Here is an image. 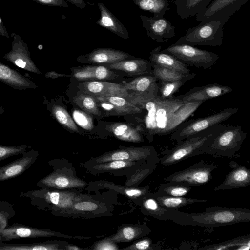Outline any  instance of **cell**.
I'll list each match as a JSON object with an SVG mask.
<instances>
[{
  "label": "cell",
  "instance_id": "484cf974",
  "mask_svg": "<svg viewBox=\"0 0 250 250\" xmlns=\"http://www.w3.org/2000/svg\"><path fill=\"white\" fill-rule=\"evenodd\" d=\"M159 46L150 52L148 60L152 64H155L167 68L178 71L182 73H189L188 66L178 60L173 55L161 51Z\"/></svg>",
  "mask_w": 250,
  "mask_h": 250
},
{
  "label": "cell",
  "instance_id": "2e32d148",
  "mask_svg": "<svg viewBox=\"0 0 250 250\" xmlns=\"http://www.w3.org/2000/svg\"><path fill=\"white\" fill-rule=\"evenodd\" d=\"M233 89L227 85L218 83H210L202 86L195 87L183 95L175 98L186 103L204 102L231 92Z\"/></svg>",
  "mask_w": 250,
  "mask_h": 250
},
{
  "label": "cell",
  "instance_id": "ffe728a7",
  "mask_svg": "<svg viewBox=\"0 0 250 250\" xmlns=\"http://www.w3.org/2000/svg\"><path fill=\"white\" fill-rule=\"evenodd\" d=\"M158 81L157 78L151 74L137 77L123 85L130 95L151 98L158 95Z\"/></svg>",
  "mask_w": 250,
  "mask_h": 250
},
{
  "label": "cell",
  "instance_id": "ab89813d",
  "mask_svg": "<svg viewBox=\"0 0 250 250\" xmlns=\"http://www.w3.org/2000/svg\"><path fill=\"white\" fill-rule=\"evenodd\" d=\"M188 79H185L174 81H158V92L162 99L172 98L173 95L187 81Z\"/></svg>",
  "mask_w": 250,
  "mask_h": 250
},
{
  "label": "cell",
  "instance_id": "f6af8a7d",
  "mask_svg": "<svg viewBox=\"0 0 250 250\" xmlns=\"http://www.w3.org/2000/svg\"><path fill=\"white\" fill-rule=\"evenodd\" d=\"M161 249V246L154 244L149 238L140 239L127 247L122 249L124 250H156Z\"/></svg>",
  "mask_w": 250,
  "mask_h": 250
},
{
  "label": "cell",
  "instance_id": "d590c367",
  "mask_svg": "<svg viewBox=\"0 0 250 250\" xmlns=\"http://www.w3.org/2000/svg\"><path fill=\"white\" fill-rule=\"evenodd\" d=\"M73 102L76 105L86 113L98 117H103L102 112L94 96L82 93L76 95L73 99Z\"/></svg>",
  "mask_w": 250,
  "mask_h": 250
},
{
  "label": "cell",
  "instance_id": "5b68a950",
  "mask_svg": "<svg viewBox=\"0 0 250 250\" xmlns=\"http://www.w3.org/2000/svg\"><path fill=\"white\" fill-rule=\"evenodd\" d=\"M226 22L220 21L201 22L188 28L185 35L179 38L176 44L190 45L220 46L223 42V26Z\"/></svg>",
  "mask_w": 250,
  "mask_h": 250
},
{
  "label": "cell",
  "instance_id": "d4e9b609",
  "mask_svg": "<svg viewBox=\"0 0 250 250\" xmlns=\"http://www.w3.org/2000/svg\"><path fill=\"white\" fill-rule=\"evenodd\" d=\"M250 184V170L243 165H237L225 177L224 181L216 186L214 191L246 187Z\"/></svg>",
  "mask_w": 250,
  "mask_h": 250
},
{
  "label": "cell",
  "instance_id": "f546056e",
  "mask_svg": "<svg viewBox=\"0 0 250 250\" xmlns=\"http://www.w3.org/2000/svg\"><path fill=\"white\" fill-rule=\"evenodd\" d=\"M107 129L115 137L122 141L131 142H141L144 137L141 131L128 124L122 122L110 123Z\"/></svg>",
  "mask_w": 250,
  "mask_h": 250
},
{
  "label": "cell",
  "instance_id": "e575fe53",
  "mask_svg": "<svg viewBox=\"0 0 250 250\" xmlns=\"http://www.w3.org/2000/svg\"><path fill=\"white\" fill-rule=\"evenodd\" d=\"M152 74L158 81H174L185 79L190 80L196 76L195 73H182L155 64H152Z\"/></svg>",
  "mask_w": 250,
  "mask_h": 250
},
{
  "label": "cell",
  "instance_id": "8992f818",
  "mask_svg": "<svg viewBox=\"0 0 250 250\" xmlns=\"http://www.w3.org/2000/svg\"><path fill=\"white\" fill-rule=\"evenodd\" d=\"M238 110L237 108H226L207 116L181 123L173 131L170 138L176 142L185 140L220 124Z\"/></svg>",
  "mask_w": 250,
  "mask_h": 250
},
{
  "label": "cell",
  "instance_id": "277c9868",
  "mask_svg": "<svg viewBox=\"0 0 250 250\" xmlns=\"http://www.w3.org/2000/svg\"><path fill=\"white\" fill-rule=\"evenodd\" d=\"M246 136L240 126L220 124L204 154L214 157H234L241 149Z\"/></svg>",
  "mask_w": 250,
  "mask_h": 250
},
{
  "label": "cell",
  "instance_id": "4316f807",
  "mask_svg": "<svg viewBox=\"0 0 250 250\" xmlns=\"http://www.w3.org/2000/svg\"><path fill=\"white\" fill-rule=\"evenodd\" d=\"M151 229L145 225H123L115 234L108 237L115 243L129 242L141 238L151 232Z\"/></svg>",
  "mask_w": 250,
  "mask_h": 250
},
{
  "label": "cell",
  "instance_id": "8fae6325",
  "mask_svg": "<svg viewBox=\"0 0 250 250\" xmlns=\"http://www.w3.org/2000/svg\"><path fill=\"white\" fill-rule=\"evenodd\" d=\"M13 39L11 50L3 58L22 69L37 74H42L30 56L27 44L17 33L11 34Z\"/></svg>",
  "mask_w": 250,
  "mask_h": 250
},
{
  "label": "cell",
  "instance_id": "8d00e7d4",
  "mask_svg": "<svg viewBox=\"0 0 250 250\" xmlns=\"http://www.w3.org/2000/svg\"><path fill=\"white\" fill-rule=\"evenodd\" d=\"M103 185L105 187L117 191L131 199L138 200L140 201V203L143 199L149 193V187L148 186L141 188L128 187L110 183L103 184Z\"/></svg>",
  "mask_w": 250,
  "mask_h": 250
},
{
  "label": "cell",
  "instance_id": "7a4b0ae2",
  "mask_svg": "<svg viewBox=\"0 0 250 250\" xmlns=\"http://www.w3.org/2000/svg\"><path fill=\"white\" fill-rule=\"evenodd\" d=\"M20 196L29 198L31 204L38 209L49 211L55 214L58 212L67 211L76 202L91 198L88 195L59 191L45 187L22 191Z\"/></svg>",
  "mask_w": 250,
  "mask_h": 250
},
{
  "label": "cell",
  "instance_id": "c3c4849f",
  "mask_svg": "<svg viewBox=\"0 0 250 250\" xmlns=\"http://www.w3.org/2000/svg\"><path fill=\"white\" fill-rule=\"evenodd\" d=\"M42 4L68 8L69 5L65 0H32Z\"/></svg>",
  "mask_w": 250,
  "mask_h": 250
},
{
  "label": "cell",
  "instance_id": "d6a6232c",
  "mask_svg": "<svg viewBox=\"0 0 250 250\" xmlns=\"http://www.w3.org/2000/svg\"><path fill=\"white\" fill-rule=\"evenodd\" d=\"M250 248V235H244L221 243L206 246L199 248L205 250H249Z\"/></svg>",
  "mask_w": 250,
  "mask_h": 250
},
{
  "label": "cell",
  "instance_id": "681fc988",
  "mask_svg": "<svg viewBox=\"0 0 250 250\" xmlns=\"http://www.w3.org/2000/svg\"><path fill=\"white\" fill-rule=\"evenodd\" d=\"M45 76L46 78H50L53 79L61 77H72V75L59 73L53 71L47 72V73L45 74Z\"/></svg>",
  "mask_w": 250,
  "mask_h": 250
},
{
  "label": "cell",
  "instance_id": "1f68e13d",
  "mask_svg": "<svg viewBox=\"0 0 250 250\" xmlns=\"http://www.w3.org/2000/svg\"><path fill=\"white\" fill-rule=\"evenodd\" d=\"M151 194L161 205L168 208L178 209L194 203L208 202L206 199L171 196L159 193L157 191Z\"/></svg>",
  "mask_w": 250,
  "mask_h": 250
},
{
  "label": "cell",
  "instance_id": "ee69618b",
  "mask_svg": "<svg viewBox=\"0 0 250 250\" xmlns=\"http://www.w3.org/2000/svg\"><path fill=\"white\" fill-rule=\"evenodd\" d=\"M73 119L82 128L91 130L93 128L92 118L90 114L83 110L77 109L73 110Z\"/></svg>",
  "mask_w": 250,
  "mask_h": 250
},
{
  "label": "cell",
  "instance_id": "44dd1931",
  "mask_svg": "<svg viewBox=\"0 0 250 250\" xmlns=\"http://www.w3.org/2000/svg\"><path fill=\"white\" fill-rule=\"evenodd\" d=\"M72 77L79 81H92L116 79L119 76L104 65H88L71 68Z\"/></svg>",
  "mask_w": 250,
  "mask_h": 250
},
{
  "label": "cell",
  "instance_id": "f35d334b",
  "mask_svg": "<svg viewBox=\"0 0 250 250\" xmlns=\"http://www.w3.org/2000/svg\"><path fill=\"white\" fill-rule=\"evenodd\" d=\"M50 111L53 117L63 127L72 132H78L75 122L63 107L53 104L50 106Z\"/></svg>",
  "mask_w": 250,
  "mask_h": 250
},
{
  "label": "cell",
  "instance_id": "83f0119b",
  "mask_svg": "<svg viewBox=\"0 0 250 250\" xmlns=\"http://www.w3.org/2000/svg\"><path fill=\"white\" fill-rule=\"evenodd\" d=\"M143 212L159 220H171L173 209L161 205L156 199L148 193L141 202Z\"/></svg>",
  "mask_w": 250,
  "mask_h": 250
},
{
  "label": "cell",
  "instance_id": "ac0fdd59",
  "mask_svg": "<svg viewBox=\"0 0 250 250\" xmlns=\"http://www.w3.org/2000/svg\"><path fill=\"white\" fill-rule=\"evenodd\" d=\"M21 155L20 158L0 167V182L11 179L23 173L36 161L39 153L31 149Z\"/></svg>",
  "mask_w": 250,
  "mask_h": 250
},
{
  "label": "cell",
  "instance_id": "ba28073f",
  "mask_svg": "<svg viewBox=\"0 0 250 250\" xmlns=\"http://www.w3.org/2000/svg\"><path fill=\"white\" fill-rule=\"evenodd\" d=\"M216 167L217 166L214 164L201 161L168 175L164 180L182 182L191 186H200L212 179V172Z\"/></svg>",
  "mask_w": 250,
  "mask_h": 250
},
{
  "label": "cell",
  "instance_id": "4dcf8cb0",
  "mask_svg": "<svg viewBox=\"0 0 250 250\" xmlns=\"http://www.w3.org/2000/svg\"><path fill=\"white\" fill-rule=\"evenodd\" d=\"M213 0H174L176 12L181 19L197 15Z\"/></svg>",
  "mask_w": 250,
  "mask_h": 250
},
{
  "label": "cell",
  "instance_id": "7bdbcfd3",
  "mask_svg": "<svg viewBox=\"0 0 250 250\" xmlns=\"http://www.w3.org/2000/svg\"><path fill=\"white\" fill-rule=\"evenodd\" d=\"M31 146L20 145L6 146L0 145V161L15 155H21L27 149L31 148Z\"/></svg>",
  "mask_w": 250,
  "mask_h": 250
},
{
  "label": "cell",
  "instance_id": "9a60e30c",
  "mask_svg": "<svg viewBox=\"0 0 250 250\" xmlns=\"http://www.w3.org/2000/svg\"><path fill=\"white\" fill-rule=\"evenodd\" d=\"M78 88L82 93L93 96H120L127 100L128 90L123 84L105 81H84L79 83Z\"/></svg>",
  "mask_w": 250,
  "mask_h": 250
},
{
  "label": "cell",
  "instance_id": "74e56055",
  "mask_svg": "<svg viewBox=\"0 0 250 250\" xmlns=\"http://www.w3.org/2000/svg\"><path fill=\"white\" fill-rule=\"evenodd\" d=\"M191 186L182 182L168 181L161 184L158 192L174 197H185L191 190Z\"/></svg>",
  "mask_w": 250,
  "mask_h": 250
},
{
  "label": "cell",
  "instance_id": "f907efd6",
  "mask_svg": "<svg viewBox=\"0 0 250 250\" xmlns=\"http://www.w3.org/2000/svg\"><path fill=\"white\" fill-rule=\"evenodd\" d=\"M71 4L74 5L76 7L81 9H84L85 7L86 3L84 0H65Z\"/></svg>",
  "mask_w": 250,
  "mask_h": 250
},
{
  "label": "cell",
  "instance_id": "836d02e7",
  "mask_svg": "<svg viewBox=\"0 0 250 250\" xmlns=\"http://www.w3.org/2000/svg\"><path fill=\"white\" fill-rule=\"evenodd\" d=\"M140 9L153 14V16L164 17L169 9L168 0H133Z\"/></svg>",
  "mask_w": 250,
  "mask_h": 250
},
{
  "label": "cell",
  "instance_id": "7402d4cb",
  "mask_svg": "<svg viewBox=\"0 0 250 250\" xmlns=\"http://www.w3.org/2000/svg\"><path fill=\"white\" fill-rule=\"evenodd\" d=\"M107 68L123 71L129 76L152 74V63L147 60L140 58L125 59L107 65Z\"/></svg>",
  "mask_w": 250,
  "mask_h": 250
},
{
  "label": "cell",
  "instance_id": "60d3db41",
  "mask_svg": "<svg viewBox=\"0 0 250 250\" xmlns=\"http://www.w3.org/2000/svg\"><path fill=\"white\" fill-rule=\"evenodd\" d=\"M138 162L126 160H114L96 164L93 168L98 172H107L127 168L136 165Z\"/></svg>",
  "mask_w": 250,
  "mask_h": 250
},
{
  "label": "cell",
  "instance_id": "f1b7e54d",
  "mask_svg": "<svg viewBox=\"0 0 250 250\" xmlns=\"http://www.w3.org/2000/svg\"><path fill=\"white\" fill-rule=\"evenodd\" d=\"M67 242L46 241L34 243H6L0 241V250H64Z\"/></svg>",
  "mask_w": 250,
  "mask_h": 250
},
{
  "label": "cell",
  "instance_id": "3957f363",
  "mask_svg": "<svg viewBox=\"0 0 250 250\" xmlns=\"http://www.w3.org/2000/svg\"><path fill=\"white\" fill-rule=\"evenodd\" d=\"M220 124L213 125L193 136L177 142V145L160 158L164 166L175 164L187 158L204 154Z\"/></svg>",
  "mask_w": 250,
  "mask_h": 250
},
{
  "label": "cell",
  "instance_id": "4fadbf2b",
  "mask_svg": "<svg viewBox=\"0 0 250 250\" xmlns=\"http://www.w3.org/2000/svg\"><path fill=\"white\" fill-rule=\"evenodd\" d=\"M147 35L158 42H167L175 36V27L164 17L139 15Z\"/></svg>",
  "mask_w": 250,
  "mask_h": 250
},
{
  "label": "cell",
  "instance_id": "6da1fadb",
  "mask_svg": "<svg viewBox=\"0 0 250 250\" xmlns=\"http://www.w3.org/2000/svg\"><path fill=\"white\" fill-rule=\"evenodd\" d=\"M171 221L181 226L214 228L250 221L249 209L213 206L199 213H187L174 209Z\"/></svg>",
  "mask_w": 250,
  "mask_h": 250
},
{
  "label": "cell",
  "instance_id": "bcb514c9",
  "mask_svg": "<svg viewBox=\"0 0 250 250\" xmlns=\"http://www.w3.org/2000/svg\"><path fill=\"white\" fill-rule=\"evenodd\" d=\"M98 207V204L91 199L85 200L74 203L71 208L66 211L72 210L75 211L76 213L92 211L95 210Z\"/></svg>",
  "mask_w": 250,
  "mask_h": 250
},
{
  "label": "cell",
  "instance_id": "e0dca14e",
  "mask_svg": "<svg viewBox=\"0 0 250 250\" xmlns=\"http://www.w3.org/2000/svg\"><path fill=\"white\" fill-rule=\"evenodd\" d=\"M86 183L73 176L63 173L61 170L53 172L39 180L36 184L39 187H45L54 189L83 188Z\"/></svg>",
  "mask_w": 250,
  "mask_h": 250
},
{
  "label": "cell",
  "instance_id": "f5cc1de1",
  "mask_svg": "<svg viewBox=\"0 0 250 250\" xmlns=\"http://www.w3.org/2000/svg\"><path fill=\"white\" fill-rule=\"evenodd\" d=\"M64 250H83L85 249L82 248L73 244H67L64 246Z\"/></svg>",
  "mask_w": 250,
  "mask_h": 250
},
{
  "label": "cell",
  "instance_id": "d6986e66",
  "mask_svg": "<svg viewBox=\"0 0 250 250\" xmlns=\"http://www.w3.org/2000/svg\"><path fill=\"white\" fill-rule=\"evenodd\" d=\"M134 57L122 51L112 48H98L85 55L80 56L78 60L79 61H83L88 63L106 66L115 62Z\"/></svg>",
  "mask_w": 250,
  "mask_h": 250
},
{
  "label": "cell",
  "instance_id": "7c38bea8",
  "mask_svg": "<svg viewBox=\"0 0 250 250\" xmlns=\"http://www.w3.org/2000/svg\"><path fill=\"white\" fill-rule=\"evenodd\" d=\"M49 237L79 239L82 238L68 236L50 229H41L16 223L6 226L0 234V241L8 242L23 238H38Z\"/></svg>",
  "mask_w": 250,
  "mask_h": 250
},
{
  "label": "cell",
  "instance_id": "7dc6e473",
  "mask_svg": "<svg viewBox=\"0 0 250 250\" xmlns=\"http://www.w3.org/2000/svg\"><path fill=\"white\" fill-rule=\"evenodd\" d=\"M90 249L94 250H118L119 249L116 243L108 237L96 242Z\"/></svg>",
  "mask_w": 250,
  "mask_h": 250
},
{
  "label": "cell",
  "instance_id": "5bb4252c",
  "mask_svg": "<svg viewBox=\"0 0 250 250\" xmlns=\"http://www.w3.org/2000/svg\"><path fill=\"white\" fill-rule=\"evenodd\" d=\"M94 97L99 108L105 111L106 116L135 115L143 111L139 106L122 97Z\"/></svg>",
  "mask_w": 250,
  "mask_h": 250
},
{
  "label": "cell",
  "instance_id": "cb8c5ba5",
  "mask_svg": "<svg viewBox=\"0 0 250 250\" xmlns=\"http://www.w3.org/2000/svg\"><path fill=\"white\" fill-rule=\"evenodd\" d=\"M100 16L96 23L124 40L129 38L128 30L122 22L102 2L98 3Z\"/></svg>",
  "mask_w": 250,
  "mask_h": 250
},
{
  "label": "cell",
  "instance_id": "816d5d0a",
  "mask_svg": "<svg viewBox=\"0 0 250 250\" xmlns=\"http://www.w3.org/2000/svg\"><path fill=\"white\" fill-rule=\"evenodd\" d=\"M0 35L5 37L8 38H10V36L8 34V33L3 24V23L1 20V19L0 17Z\"/></svg>",
  "mask_w": 250,
  "mask_h": 250
},
{
  "label": "cell",
  "instance_id": "30bf717a",
  "mask_svg": "<svg viewBox=\"0 0 250 250\" xmlns=\"http://www.w3.org/2000/svg\"><path fill=\"white\" fill-rule=\"evenodd\" d=\"M159 157L152 146L127 147L105 153L92 160L96 164L114 160L142 162Z\"/></svg>",
  "mask_w": 250,
  "mask_h": 250
},
{
  "label": "cell",
  "instance_id": "b9f144b4",
  "mask_svg": "<svg viewBox=\"0 0 250 250\" xmlns=\"http://www.w3.org/2000/svg\"><path fill=\"white\" fill-rule=\"evenodd\" d=\"M15 214V211L10 203L0 200V235L8 225L9 220Z\"/></svg>",
  "mask_w": 250,
  "mask_h": 250
},
{
  "label": "cell",
  "instance_id": "52a82bcc",
  "mask_svg": "<svg viewBox=\"0 0 250 250\" xmlns=\"http://www.w3.org/2000/svg\"><path fill=\"white\" fill-rule=\"evenodd\" d=\"M161 51L173 55L186 64L205 69L211 68L219 57L213 52L187 44L174 43Z\"/></svg>",
  "mask_w": 250,
  "mask_h": 250
},
{
  "label": "cell",
  "instance_id": "603a6c76",
  "mask_svg": "<svg viewBox=\"0 0 250 250\" xmlns=\"http://www.w3.org/2000/svg\"><path fill=\"white\" fill-rule=\"evenodd\" d=\"M0 81L19 90L35 89L38 86L30 79L0 62Z\"/></svg>",
  "mask_w": 250,
  "mask_h": 250
},
{
  "label": "cell",
  "instance_id": "9c48e42d",
  "mask_svg": "<svg viewBox=\"0 0 250 250\" xmlns=\"http://www.w3.org/2000/svg\"><path fill=\"white\" fill-rule=\"evenodd\" d=\"M249 0H213L196 20L201 22L220 21L227 22L230 17Z\"/></svg>",
  "mask_w": 250,
  "mask_h": 250
}]
</instances>
